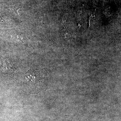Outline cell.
I'll return each instance as SVG.
<instances>
[{"label": "cell", "mask_w": 121, "mask_h": 121, "mask_svg": "<svg viewBox=\"0 0 121 121\" xmlns=\"http://www.w3.org/2000/svg\"><path fill=\"white\" fill-rule=\"evenodd\" d=\"M37 72H29L25 75L22 88L32 94L39 93L44 89L45 80L43 76Z\"/></svg>", "instance_id": "6da1fadb"}, {"label": "cell", "mask_w": 121, "mask_h": 121, "mask_svg": "<svg viewBox=\"0 0 121 121\" xmlns=\"http://www.w3.org/2000/svg\"><path fill=\"white\" fill-rule=\"evenodd\" d=\"M65 38L67 40H69L71 38V35L69 33H67L65 35Z\"/></svg>", "instance_id": "7a4b0ae2"}]
</instances>
